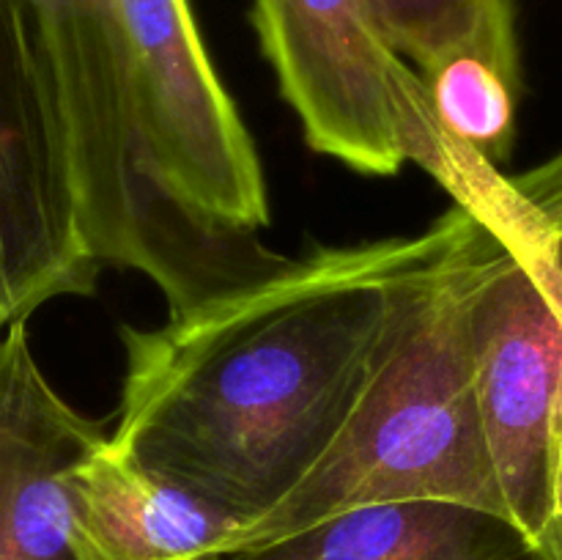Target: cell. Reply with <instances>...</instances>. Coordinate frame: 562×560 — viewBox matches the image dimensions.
Instances as JSON below:
<instances>
[{"instance_id": "10", "label": "cell", "mask_w": 562, "mask_h": 560, "mask_svg": "<svg viewBox=\"0 0 562 560\" xmlns=\"http://www.w3.org/2000/svg\"><path fill=\"white\" fill-rule=\"evenodd\" d=\"M420 75L434 113L450 137L492 165L510 157L521 91L519 47L481 44Z\"/></svg>"}, {"instance_id": "2", "label": "cell", "mask_w": 562, "mask_h": 560, "mask_svg": "<svg viewBox=\"0 0 562 560\" xmlns=\"http://www.w3.org/2000/svg\"><path fill=\"white\" fill-rule=\"evenodd\" d=\"M426 231L351 423L322 464L228 549L274 541L362 505L439 500L508 516L472 368L470 283L481 217L456 203Z\"/></svg>"}, {"instance_id": "12", "label": "cell", "mask_w": 562, "mask_h": 560, "mask_svg": "<svg viewBox=\"0 0 562 560\" xmlns=\"http://www.w3.org/2000/svg\"><path fill=\"white\" fill-rule=\"evenodd\" d=\"M538 547L547 560H562V516L549 522L547 530L538 538Z\"/></svg>"}, {"instance_id": "8", "label": "cell", "mask_w": 562, "mask_h": 560, "mask_svg": "<svg viewBox=\"0 0 562 560\" xmlns=\"http://www.w3.org/2000/svg\"><path fill=\"white\" fill-rule=\"evenodd\" d=\"M82 560H201L234 544L239 522L104 443L71 472Z\"/></svg>"}, {"instance_id": "4", "label": "cell", "mask_w": 562, "mask_h": 560, "mask_svg": "<svg viewBox=\"0 0 562 560\" xmlns=\"http://www.w3.org/2000/svg\"><path fill=\"white\" fill-rule=\"evenodd\" d=\"M477 217L481 236L470 283L477 410L510 522L538 544L552 519L562 300L552 261L527 220L519 192L508 212Z\"/></svg>"}, {"instance_id": "7", "label": "cell", "mask_w": 562, "mask_h": 560, "mask_svg": "<svg viewBox=\"0 0 562 560\" xmlns=\"http://www.w3.org/2000/svg\"><path fill=\"white\" fill-rule=\"evenodd\" d=\"M110 439L49 384L27 322L0 344V560H82L71 472Z\"/></svg>"}, {"instance_id": "6", "label": "cell", "mask_w": 562, "mask_h": 560, "mask_svg": "<svg viewBox=\"0 0 562 560\" xmlns=\"http://www.w3.org/2000/svg\"><path fill=\"white\" fill-rule=\"evenodd\" d=\"M75 168L25 11L3 0L0 49V322H27L58 296H91Z\"/></svg>"}, {"instance_id": "11", "label": "cell", "mask_w": 562, "mask_h": 560, "mask_svg": "<svg viewBox=\"0 0 562 560\" xmlns=\"http://www.w3.org/2000/svg\"><path fill=\"white\" fill-rule=\"evenodd\" d=\"M390 47L417 71L461 49L519 47L514 0H366Z\"/></svg>"}, {"instance_id": "9", "label": "cell", "mask_w": 562, "mask_h": 560, "mask_svg": "<svg viewBox=\"0 0 562 560\" xmlns=\"http://www.w3.org/2000/svg\"><path fill=\"white\" fill-rule=\"evenodd\" d=\"M201 560H547L519 525L494 511L439 500L362 505L263 544Z\"/></svg>"}, {"instance_id": "3", "label": "cell", "mask_w": 562, "mask_h": 560, "mask_svg": "<svg viewBox=\"0 0 562 560\" xmlns=\"http://www.w3.org/2000/svg\"><path fill=\"white\" fill-rule=\"evenodd\" d=\"M250 22L313 152L362 176L442 173L456 141L366 0H252Z\"/></svg>"}, {"instance_id": "5", "label": "cell", "mask_w": 562, "mask_h": 560, "mask_svg": "<svg viewBox=\"0 0 562 560\" xmlns=\"http://www.w3.org/2000/svg\"><path fill=\"white\" fill-rule=\"evenodd\" d=\"M135 102L154 179L214 228L269 225L263 165L206 53L190 0H121Z\"/></svg>"}, {"instance_id": "1", "label": "cell", "mask_w": 562, "mask_h": 560, "mask_svg": "<svg viewBox=\"0 0 562 560\" xmlns=\"http://www.w3.org/2000/svg\"><path fill=\"white\" fill-rule=\"evenodd\" d=\"M426 242L313 245L162 327L124 324L110 443L250 527L351 423Z\"/></svg>"}]
</instances>
